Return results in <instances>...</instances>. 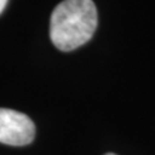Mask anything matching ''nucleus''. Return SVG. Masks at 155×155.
<instances>
[{"mask_svg":"<svg viewBox=\"0 0 155 155\" xmlns=\"http://www.w3.org/2000/svg\"><path fill=\"white\" fill-rule=\"evenodd\" d=\"M35 137V125L26 114L0 107V143L25 146Z\"/></svg>","mask_w":155,"mask_h":155,"instance_id":"2","label":"nucleus"},{"mask_svg":"<svg viewBox=\"0 0 155 155\" xmlns=\"http://www.w3.org/2000/svg\"><path fill=\"white\" fill-rule=\"evenodd\" d=\"M97 22V9L92 0H64L51 16V40L60 51H74L91 40Z\"/></svg>","mask_w":155,"mask_h":155,"instance_id":"1","label":"nucleus"},{"mask_svg":"<svg viewBox=\"0 0 155 155\" xmlns=\"http://www.w3.org/2000/svg\"><path fill=\"white\" fill-rule=\"evenodd\" d=\"M7 3H8V0H0V13L4 11V8H5Z\"/></svg>","mask_w":155,"mask_h":155,"instance_id":"3","label":"nucleus"},{"mask_svg":"<svg viewBox=\"0 0 155 155\" xmlns=\"http://www.w3.org/2000/svg\"><path fill=\"white\" fill-rule=\"evenodd\" d=\"M106 155H116V154H113V153H109V154H106Z\"/></svg>","mask_w":155,"mask_h":155,"instance_id":"4","label":"nucleus"}]
</instances>
